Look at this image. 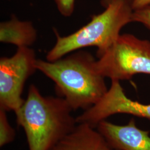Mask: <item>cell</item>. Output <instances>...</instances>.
I'll return each mask as SVG.
<instances>
[{
  "mask_svg": "<svg viewBox=\"0 0 150 150\" xmlns=\"http://www.w3.org/2000/svg\"><path fill=\"white\" fill-rule=\"evenodd\" d=\"M74 110L61 97L44 96L34 84L15 113L17 124L23 129L28 150H51L76 127Z\"/></svg>",
  "mask_w": 150,
  "mask_h": 150,
  "instance_id": "obj_1",
  "label": "cell"
},
{
  "mask_svg": "<svg viewBox=\"0 0 150 150\" xmlns=\"http://www.w3.org/2000/svg\"><path fill=\"white\" fill-rule=\"evenodd\" d=\"M96 60L90 53L75 51L54 61L38 59L36 69L53 81L59 96L74 111L92 106L106 93L105 77L95 69Z\"/></svg>",
  "mask_w": 150,
  "mask_h": 150,
  "instance_id": "obj_2",
  "label": "cell"
},
{
  "mask_svg": "<svg viewBox=\"0 0 150 150\" xmlns=\"http://www.w3.org/2000/svg\"><path fill=\"white\" fill-rule=\"evenodd\" d=\"M132 2L118 0L105 8L102 13L93 15L86 25L66 36L54 32L56 41L46 54V60L54 61L67 54L87 47H96L100 57L112 45L125 26L132 22Z\"/></svg>",
  "mask_w": 150,
  "mask_h": 150,
  "instance_id": "obj_3",
  "label": "cell"
},
{
  "mask_svg": "<svg viewBox=\"0 0 150 150\" xmlns=\"http://www.w3.org/2000/svg\"><path fill=\"white\" fill-rule=\"evenodd\" d=\"M96 60L95 69L111 80H127L135 75H150V41L130 33L120 34Z\"/></svg>",
  "mask_w": 150,
  "mask_h": 150,
  "instance_id": "obj_4",
  "label": "cell"
},
{
  "mask_svg": "<svg viewBox=\"0 0 150 150\" xmlns=\"http://www.w3.org/2000/svg\"><path fill=\"white\" fill-rule=\"evenodd\" d=\"M37 59L35 51L26 47L17 48L11 57L0 59V108L16 112L21 107L23 87L37 70Z\"/></svg>",
  "mask_w": 150,
  "mask_h": 150,
  "instance_id": "obj_5",
  "label": "cell"
},
{
  "mask_svg": "<svg viewBox=\"0 0 150 150\" xmlns=\"http://www.w3.org/2000/svg\"><path fill=\"white\" fill-rule=\"evenodd\" d=\"M116 114H127L150 120V103L143 104L129 98L120 81L111 80V85L102 98L76 118L77 123H86L94 128L108 117Z\"/></svg>",
  "mask_w": 150,
  "mask_h": 150,
  "instance_id": "obj_6",
  "label": "cell"
},
{
  "mask_svg": "<svg viewBox=\"0 0 150 150\" xmlns=\"http://www.w3.org/2000/svg\"><path fill=\"white\" fill-rule=\"evenodd\" d=\"M96 128L113 149L150 150V131L139 129L134 118L125 125L103 120L98 124Z\"/></svg>",
  "mask_w": 150,
  "mask_h": 150,
  "instance_id": "obj_7",
  "label": "cell"
},
{
  "mask_svg": "<svg viewBox=\"0 0 150 150\" xmlns=\"http://www.w3.org/2000/svg\"><path fill=\"white\" fill-rule=\"evenodd\" d=\"M95 129L88 124L78 123L51 150H117L112 148Z\"/></svg>",
  "mask_w": 150,
  "mask_h": 150,
  "instance_id": "obj_8",
  "label": "cell"
},
{
  "mask_svg": "<svg viewBox=\"0 0 150 150\" xmlns=\"http://www.w3.org/2000/svg\"><path fill=\"white\" fill-rule=\"evenodd\" d=\"M38 38L36 28L32 22L21 21L12 15L9 20L0 23V41L10 43L17 48L30 47Z\"/></svg>",
  "mask_w": 150,
  "mask_h": 150,
  "instance_id": "obj_9",
  "label": "cell"
},
{
  "mask_svg": "<svg viewBox=\"0 0 150 150\" xmlns=\"http://www.w3.org/2000/svg\"><path fill=\"white\" fill-rule=\"evenodd\" d=\"M7 111L0 108V147L12 142L15 137V131L9 123Z\"/></svg>",
  "mask_w": 150,
  "mask_h": 150,
  "instance_id": "obj_10",
  "label": "cell"
},
{
  "mask_svg": "<svg viewBox=\"0 0 150 150\" xmlns=\"http://www.w3.org/2000/svg\"><path fill=\"white\" fill-rule=\"evenodd\" d=\"M132 22L140 23L150 30V5L134 10Z\"/></svg>",
  "mask_w": 150,
  "mask_h": 150,
  "instance_id": "obj_11",
  "label": "cell"
},
{
  "mask_svg": "<svg viewBox=\"0 0 150 150\" xmlns=\"http://www.w3.org/2000/svg\"><path fill=\"white\" fill-rule=\"evenodd\" d=\"M75 0H54L59 13L64 17L72 15L75 8Z\"/></svg>",
  "mask_w": 150,
  "mask_h": 150,
  "instance_id": "obj_12",
  "label": "cell"
},
{
  "mask_svg": "<svg viewBox=\"0 0 150 150\" xmlns=\"http://www.w3.org/2000/svg\"><path fill=\"white\" fill-rule=\"evenodd\" d=\"M149 5H150V0H132V7L133 10Z\"/></svg>",
  "mask_w": 150,
  "mask_h": 150,
  "instance_id": "obj_13",
  "label": "cell"
},
{
  "mask_svg": "<svg viewBox=\"0 0 150 150\" xmlns=\"http://www.w3.org/2000/svg\"><path fill=\"white\" fill-rule=\"evenodd\" d=\"M118 1V0H100V4L103 7L106 8L110 4H111V3H112L115 1ZM125 1H129L131 2L132 1V0H125Z\"/></svg>",
  "mask_w": 150,
  "mask_h": 150,
  "instance_id": "obj_14",
  "label": "cell"
}]
</instances>
